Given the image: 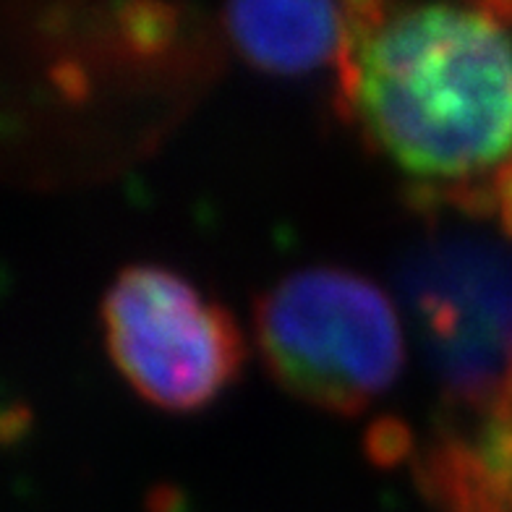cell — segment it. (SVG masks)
<instances>
[{"label":"cell","mask_w":512,"mask_h":512,"mask_svg":"<svg viewBox=\"0 0 512 512\" xmlns=\"http://www.w3.org/2000/svg\"><path fill=\"white\" fill-rule=\"evenodd\" d=\"M398 285L442 398L468 416L512 400V249L429 238L400 262Z\"/></svg>","instance_id":"3957f363"},{"label":"cell","mask_w":512,"mask_h":512,"mask_svg":"<svg viewBox=\"0 0 512 512\" xmlns=\"http://www.w3.org/2000/svg\"><path fill=\"white\" fill-rule=\"evenodd\" d=\"M225 29L243 61L272 76H304L343 50L340 0H225Z\"/></svg>","instance_id":"5b68a950"},{"label":"cell","mask_w":512,"mask_h":512,"mask_svg":"<svg viewBox=\"0 0 512 512\" xmlns=\"http://www.w3.org/2000/svg\"><path fill=\"white\" fill-rule=\"evenodd\" d=\"M102 330L121 377L162 411H202L246 361L230 311L162 264H131L115 277L102 301Z\"/></svg>","instance_id":"277c9868"},{"label":"cell","mask_w":512,"mask_h":512,"mask_svg":"<svg viewBox=\"0 0 512 512\" xmlns=\"http://www.w3.org/2000/svg\"><path fill=\"white\" fill-rule=\"evenodd\" d=\"M254 332L270 377L335 416L366 411L405 364L392 298L369 277L332 264L290 272L264 290Z\"/></svg>","instance_id":"7a4b0ae2"},{"label":"cell","mask_w":512,"mask_h":512,"mask_svg":"<svg viewBox=\"0 0 512 512\" xmlns=\"http://www.w3.org/2000/svg\"><path fill=\"white\" fill-rule=\"evenodd\" d=\"M337 110L416 207L492 217L512 183V32L479 3L340 0Z\"/></svg>","instance_id":"6da1fadb"}]
</instances>
